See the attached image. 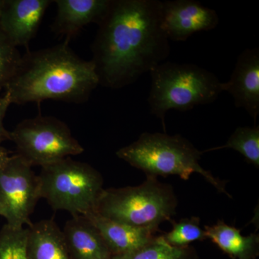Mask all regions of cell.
<instances>
[{
    "instance_id": "obj_1",
    "label": "cell",
    "mask_w": 259,
    "mask_h": 259,
    "mask_svg": "<svg viewBox=\"0 0 259 259\" xmlns=\"http://www.w3.org/2000/svg\"><path fill=\"white\" fill-rule=\"evenodd\" d=\"M161 9L159 0H112L92 47L100 85L125 88L166 60L171 47Z\"/></svg>"
},
{
    "instance_id": "obj_2",
    "label": "cell",
    "mask_w": 259,
    "mask_h": 259,
    "mask_svg": "<svg viewBox=\"0 0 259 259\" xmlns=\"http://www.w3.org/2000/svg\"><path fill=\"white\" fill-rule=\"evenodd\" d=\"M100 84L93 61L81 59L68 40L22 56L13 77L5 87L11 104L47 100L81 103Z\"/></svg>"
},
{
    "instance_id": "obj_3",
    "label": "cell",
    "mask_w": 259,
    "mask_h": 259,
    "mask_svg": "<svg viewBox=\"0 0 259 259\" xmlns=\"http://www.w3.org/2000/svg\"><path fill=\"white\" fill-rule=\"evenodd\" d=\"M202 154V151L180 135L147 132L116 152L117 157L144 171L146 176H177L188 180L192 174H199L218 192L232 198L227 192L226 181L201 166L199 161Z\"/></svg>"
},
{
    "instance_id": "obj_4",
    "label": "cell",
    "mask_w": 259,
    "mask_h": 259,
    "mask_svg": "<svg viewBox=\"0 0 259 259\" xmlns=\"http://www.w3.org/2000/svg\"><path fill=\"white\" fill-rule=\"evenodd\" d=\"M150 74V111L161 120L165 133L168 110L185 112L212 103L223 92V83L215 75L195 64L163 62Z\"/></svg>"
},
{
    "instance_id": "obj_5",
    "label": "cell",
    "mask_w": 259,
    "mask_h": 259,
    "mask_svg": "<svg viewBox=\"0 0 259 259\" xmlns=\"http://www.w3.org/2000/svg\"><path fill=\"white\" fill-rule=\"evenodd\" d=\"M177 205L171 185L147 176L139 186L104 189L95 212L116 222L159 232L161 223L171 222Z\"/></svg>"
},
{
    "instance_id": "obj_6",
    "label": "cell",
    "mask_w": 259,
    "mask_h": 259,
    "mask_svg": "<svg viewBox=\"0 0 259 259\" xmlns=\"http://www.w3.org/2000/svg\"><path fill=\"white\" fill-rule=\"evenodd\" d=\"M40 198L54 210L71 215L95 212L103 191L101 174L89 163L66 158L41 167L37 175Z\"/></svg>"
},
{
    "instance_id": "obj_7",
    "label": "cell",
    "mask_w": 259,
    "mask_h": 259,
    "mask_svg": "<svg viewBox=\"0 0 259 259\" xmlns=\"http://www.w3.org/2000/svg\"><path fill=\"white\" fill-rule=\"evenodd\" d=\"M17 154L31 166L44 167L83 152L65 122L51 116L25 119L10 132Z\"/></svg>"
},
{
    "instance_id": "obj_8",
    "label": "cell",
    "mask_w": 259,
    "mask_h": 259,
    "mask_svg": "<svg viewBox=\"0 0 259 259\" xmlns=\"http://www.w3.org/2000/svg\"><path fill=\"white\" fill-rule=\"evenodd\" d=\"M40 198L38 177L18 154L0 170V216L13 228L31 225L30 217Z\"/></svg>"
},
{
    "instance_id": "obj_9",
    "label": "cell",
    "mask_w": 259,
    "mask_h": 259,
    "mask_svg": "<svg viewBox=\"0 0 259 259\" xmlns=\"http://www.w3.org/2000/svg\"><path fill=\"white\" fill-rule=\"evenodd\" d=\"M215 10L194 0L161 2V28L168 40L185 41L196 33L208 31L218 26Z\"/></svg>"
},
{
    "instance_id": "obj_10",
    "label": "cell",
    "mask_w": 259,
    "mask_h": 259,
    "mask_svg": "<svg viewBox=\"0 0 259 259\" xmlns=\"http://www.w3.org/2000/svg\"><path fill=\"white\" fill-rule=\"evenodd\" d=\"M51 3L49 0H5L0 29L15 47L28 49Z\"/></svg>"
},
{
    "instance_id": "obj_11",
    "label": "cell",
    "mask_w": 259,
    "mask_h": 259,
    "mask_svg": "<svg viewBox=\"0 0 259 259\" xmlns=\"http://www.w3.org/2000/svg\"><path fill=\"white\" fill-rule=\"evenodd\" d=\"M223 92L234 100L235 106L243 108L254 121L259 115V49H247L238 56L229 81L223 83Z\"/></svg>"
},
{
    "instance_id": "obj_12",
    "label": "cell",
    "mask_w": 259,
    "mask_h": 259,
    "mask_svg": "<svg viewBox=\"0 0 259 259\" xmlns=\"http://www.w3.org/2000/svg\"><path fill=\"white\" fill-rule=\"evenodd\" d=\"M112 0H56V15L53 31L68 38L74 36L86 25L100 23Z\"/></svg>"
},
{
    "instance_id": "obj_13",
    "label": "cell",
    "mask_w": 259,
    "mask_h": 259,
    "mask_svg": "<svg viewBox=\"0 0 259 259\" xmlns=\"http://www.w3.org/2000/svg\"><path fill=\"white\" fill-rule=\"evenodd\" d=\"M62 231L71 259H112L101 234L86 216H72Z\"/></svg>"
},
{
    "instance_id": "obj_14",
    "label": "cell",
    "mask_w": 259,
    "mask_h": 259,
    "mask_svg": "<svg viewBox=\"0 0 259 259\" xmlns=\"http://www.w3.org/2000/svg\"><path fill=\"white\" fill-rule=\"evenodd\" d=\"M100 232L112 256L125 254L153 241L158 231L138 228L107 219L95 212L86 214Z\"/></svg>"
},
{
    "instance_id": "obj_15",
    "label": "cell",
    "mask_w": 259,
    "mask_h": 259,
    "mask_svg": "<svg viewBox=\"0 0 259 259\" xmlns=\"http://www.w3.org/2000/svg\"><path fill=\"white\" fill-rule=\"evenodd\" d=\"M27 251L29 259H71L64 233L53 218L28 226Z\"/></svg>"
},
{
    "instance_id": "obj_16",
    "label": "cell",
    "mask_w": 259,
    "mask_h": 259,
    "mask_svg": "<svg viewBox=\"0 0 259 259\" xmlns=\"http://www.w3.org/2000/svg\"><path fill=\"white\" fill-rule=\"evenodd\" d=\"M206 237L231 259H256L259 255V235L243 236L241 230L218 221L204 228Z\"/></svg>"
},
{
    "instance_id": "obj_17",
    "label": "cell",
    "mask_w": 259,
    "mask_h": 259,
    "mask_svg": "<svg viewBox=\"0 0 259 259\" xmlns=\"http://www.w3.org/2000/svg\"><path fill=\"white\" fill-rule=\"evenodd\" d=\"M193 246L177 248L166 243L161 235L141 248L125 254L113 255L112 259H199Z\"/></svg>"
},
{
    "instance_id": "obj_18",
    "label": "cell",
    "mask_w": 259,
    "mask_h": 259,
    "mask_svg": "<svg viewBox=\"0 0 259 259\" xmlns=\"http://www.w3.org/2000/svg\"><path fill=\"white\" fill-rule=\"evenodd\" d=\"M233 149L241 153L248 163L259 168V126L238 127L223 146L208 148L204 153L217 150Z\"/></svg>"
},
{
    "instance_id": "obj_19",
    "label": "cell",
    "mask_w": 259,
    "mask_h": 259,
    "mask_svg": "<svg viewBox=\"0 0 259 259\" xmlns=\"http://www.w3.org/2000/svg\"><path fill=\"white\" fill-rule=\"evenodd\" d=\"M171 231L161 234L168 244L177 248L190 246L196 241L207 240L204 228L200 227V218L197 216L182 218L178 222L172 221Z\"/></svg>"
},
{
    "instance_id": "obj_20",
    "label": "cell",
    "mask_w": 259,
    "mask_h": 259,
    "mask_svg": "<svg viewBox=\"0 0 259 259\" xmlns=\"http://www.w3.org/2000/svg\"><path fill=\"white\" fill-rule=\"evenodd\" d=\"M28 228H13L5 224L0 231V259H29Z\"/></svg>"
},
{
    "instance_id": "obj_21",
    "label": "cell",
    "mask_w": 259,
    "mask_h": 259,
    "mask_svg": "<svg viewBox=\"0 0 259 259\" xmlns=\"http://www.w3.org/2000/svg\"><path fill=\"white\" fill-rule=\"evenodd\" d=\"M22 56L0 29V92L5 90L18 70Z\"/></svg>"
},
{
    "instance_id": "obj_22",
    "label": "cell",
    "mask_w": 259,
    "mask_h": 259,
    "mask_svg": "<svg viewBox=\"0 0 259 259\" xmlns=\"http://www.w3.org/2000/svg\"><path fill=\"white\" fill-rule=\"evenodd\" d=\"M10 105L11 102L6 94L0 96V146L4 141H10V132L4 126V119Z\"/></svg>"
},
{
    "instance_id": "obj_23",
    "label": "cell",
    "mask_w": 259,
    "mask_h": 259,
    "mask_svg": "<svg viewBox=\"0 0 259 259\" xmlns=\"http://www.w3.org/2000/svg\"><path fill=\"white\" fill-rule=\"evenodd\" d=\"M10 156H11L10 155V151L3 146H0V170L9 160Z\"/></svg>"
},
{
    "instance_id": "obj_24",
    "label": "cell",
    "mask_w": 259,
    "mask_h": 259,
    "mask_svg": "<svg viewBox=\"0 0 259 259\" xmlns=\"http://www.w3.org/2000/svg\"><path fill=\"white\" fill-rule=\"evenodd\" d=\"M5 5V0H0V16H1L2 11H3V7Z\"/></svg>"
}]
</instances>
